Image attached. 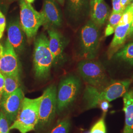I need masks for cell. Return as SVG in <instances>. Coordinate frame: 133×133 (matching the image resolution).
Returning a JSON list of instances; mask_svg holds the SVG:
<instances>
[{
	"label": "cell",
	"instance_id": "6da1fadb",
	"mask_svg": "<svg viewBox=\"0 0 133 133\" xmlns=\"http://www.w3.org/2000/svg\"><path fill=\"white\" fill-rule=\"evenodd\" d=\"M42 98V96L35 99L24 98L16 118L10 126V130L16 129L20 133H27L36 129Z\"/></svg>",
	"mask_w": 133,
	"mask_h": 133
},
{
	"label": "cell",
	"instance_id": "7a4b0ae2",
	"mask_svg": "<svg viewBox=\"0 0 133 133\" xmlns=\"http://www.w3.org/2000/svg\"><path fill=\"white\" fill-rule=\"evenodd\" d=\"M34 71L36 77L45 79L50 76L53 58L48 44V38L41 34L35 40L33 52Z\"/></svg>",
	"mask_w": 133,
	"mask_h": 133
},
{
	"label": "cell",
	"instance_id": "3957f363",
	"mask_svg": "<svg viewBox=\"0 0 133 133\" xmlns=\"http://www.w3.org/2000/svg\"><path fill=\"white\" fill-rule=\"evenodd\" d=\"M99 28L89 20L81 28L78 54L82 60H93L96 57L100 46Z\"/></svg>",
	"mask_w": 133,
	"mask_h": 133
},
{
	"label": "cell",
	"instance_id": "277c9868",
	"mask_svg": "<svg viewBox=\"0 0 133 133\" xmlns=\"http://www.w3.org/2000/svg\"><path fill=\"white\" fill-rule=\"evenodd\" d=\"M77 69L87 85L99 89L107 85L108 77L104 67L99 62L93 60H82L78 64Z\"/></svg>",
	"mask_w": 133,
	"mask_h": 133
},
{
	"label": "cell",
	"instance_id": "5b68a950",
	"mask_svg": "<svg viewBox=\"0 0 133 133\" xmlns=\"http://www.w3.org/2000/svg\"><path fill=\"white\" fill-rule=\"evenodd\" d=\"M40 102L38 123L36 129L48 127L54 119L57 112V88L55 85L48 87L44 91Z\"/></svg>",
	"mask_w": 133,
	"mask_h": 133
},
{
	"label": "cell",
	"instance_id": "8992f818",
	"mask_svg": "<svg viewBox=\"0 0 133 133\" xmlns=\"http://www.w3.org/2000/svg\"><path fill=\"white\" fill-rule=\"evenodd\" d=\"M19 4L20 24L27 38L30 41L35 37L38 29L43 26V15L25 0H20Z\"/></svg>",
	"mask_w": 133,
	"mask_h": 133
},
{
	"label": "cell",
	"instance_id": "52a82bcc",
	"mask_svg": "<svg viewBox=\"0 0 133 133\" xmlns=\"http://www.w3.org/2000/svg\"><path fill=\"white\" fill-rule=\"evenodd\" d=\"M81 87L79 78L74 76H66L60 81L57 89V112L63 111L75 101Z\"/></svg>",
	"mask_w": 133,
	"mask_h": 133
},
{
	"label": "cell",
	"instance_id": "ba28073f",
	"mask_svg": "<svg viewBox=\"0 0 133 133\" xmlns=\"http://www.w3.org/2000/svg\"><path fill=\"white\" fill-rule=\"evenodd\" d=\"M20 65L17 54L8 39L0 42V72L4 75L19 74Z\"/></svg>",
	"mask_w": 133,
	"mask_h": 133
},
{
	"label": "cell",
	"instance_id": "9c48e42d",
	"mask_svg": "<svg viewBox=\"0 0 133 133\" xmlns=\"http://www.w3.org/2000/svg\"><path fill=\"white\" fill-rule=\"evenodd\" d=\"M48 35V44L53 58V65L57 66L65 61L64 50L67 41L64 36L56 29L47 30Z\"/></svg>",
	"mask_w": 133,
	"mask_h": 133
},
{
	"label": "cell",
	"instance_id": "30bf717a",
	"mask_svg": "<svg viewBox=\"0 0 133 133\" xmlns=\"http://www.w3.org/2000/svg\"><path fill=\"white\" fill-rule=\"evenodd\" d=\"M41 12L43 18V26L45 29H57L62 26V12L55 0H44Z\"/></svg>",
	"mask_w": 133,
	"mask_h": 133
},
{
	"label": "cell",
	"instance_id": "8fae6325",
	"mask_svg": "<svg viewBox=\"0 0 133 133\" xmlns=\"http://www.w3.org/2000/svg\"><path fill=\"white\" fill-rule=\"evenodd\" d=\"M132 82L131 79L114 81L101 89L95 87V93L100 100L110 102L122 97L128 91Z\"/></svg>",
	"mask_w": 133,
	"mask_h": 133
},
{
	"label": "cell",
	"instance_id": "7c38bea8",
	"mask_svg": "<svg viewBox=\"0 0 133 133\" xmlns=\"http://www.w3.org/2000/svg\"><path fill=\"white\" fill-rule=\"evenodd\" d=\"M24 98V92L19 87L0 102L1 110L5 114L10 126L16 118Z\"/></svg>",
	"mask_w": 133,
	"mask_h": 133
},
{
	"label": "cell",
	"instance_id": "4fadbf2b",
	"mask_svg": "<svg viewBox=\"0 0 133 133\" xmlns=\"http://www.w3.org/2000/svg\"><path fill=\"white\" fill-rule=\"evenodd\" d=\"M90 0H65V12L69 22L77 24L88 14Z\"/></svg>",
	"mask_w": 133,
	"mask_h": 133
},
{
	"label": "cell",
	"instance_id": "5bb4252c",
	"mask_svg": "<svg viewBox=\"0 0 133 133\" xmlns=\"http://www.w3.org/2000/svg\"><path fill=\"white\" fill-rule=\"evenodd\" d=\"M8 40L16 53L22 54L25 47V34L18 18L9 21L7 25Z\"/></svg>",
	"mask_w": 133,
	"mask_h": 133
},
{
	"label": "cell",
	"instance_id": "9a60e30c",
	"mask_svg": "<svg viewBox=\"0 0 133 133\" xmlns=\"http://www.w3.org/2000/svg\"><path fill=\"white\" fill-rule=\"evenodd\" d=\"M90 20L99 27L104 24L110 15V8L105 0H90Z\"/></svg>",
	"mask_w": 133,
	"mask_h": 133
},
{
	"label": "cell",
	"instance_id": "2e32d148",
	"mask_svg": "<svg viewBox=\"0 0 133 133\" xmlns=\"http://www.w3.org/2000/svg\"><path fill=\"white\" fill-rule=\"evenodd\" d=\"M83 99L85 104L86 109L99 108L102 110L103 116H105L111 107L109 102L100 100L96 94L95 87L89 85H87L86 87Z\"/></svg>",
	"mask_w": 133,
	"mask_h": 133
},
{
	"label": "cell",
	"instance_id": "e0dca14e",
	"mask_svg": "<svg viewBox=\"0 0 133 133\" xmlns=\"http://www.w3.org/2000/svg\"><path fill=\"white\" fill-rule=\"evenodd\" d=\"M132 22L123 25H117L115 29L114 38L109 45L108 50V56L109 59L114 57V54L123 47L127 40L129 32Z\"/></svg>",
	"mask_w": 133,
	"mask_h": 133
},
{
	"label": "cell",
	"instance_id": "ac0fdd59",
	"mask_svg": "<svg viewBox=\"0 0 133 133\" xmlns=\"http://www.w3.org/2000/svg\"><path fill=\"white\" fill-rule=\"evenodd\" d=\"M122 97L125 114L123 133H133V88L128 90Z\"/></svg>",
	"mask_w": 133,
	"mask_h": 133
},
{
	"label": "cell",
	"instance_id": "d6986e66",
	"mask_svg": "<svg viewBox=\"0 0 133 133\" xmlns=\"http://www.w3.org/2000/svg\"><path fill=\"white\" fill-rule=\"evenodd\" d=\"M4 76L5 79L4 89L1 102L5 100L8 96L19 88L20 86L19 74L4 75Z\"/></svg>",
	"mask_w": 133,
	"mask_h": 133
},
{
	"label": "cell",
	"instance_id": "ffe728a7",
	"mask_svg": "<svg viewBox=\"0 0 133 133\" xmlns=\"http://www.w3.org/2000/svg\"><path fill=\"white\" fill-rule=\"evenodd\" d=\"M114 57L133 65V42L124 45L114 54Z\"/></svg>",
	"mask_w": 133,
	"mask_h": 133
},
{
	"label": "cell",
	"instance_id": "44dd1931",
	"mask_svg": "<svg viewBox=\"0 0 133 133\" xmlns=\"http://www.w3.org/2000/svg\"><path fill=\"white\" fill-rule=\"evenodd\" d=\"M71 127V121L68 118L59 121L48 133H69Z\"/></svg>",
	"mask_w": 133,
	"mask_h": 133
},
{
	"label": "cell",
	"instance_id": "7402d4cb",
	"mask_svg": "<svg viewBox=\"0 0 133 133\" xmlns=\"http://www.w3.org/2000/svg\"><path fill=\"white\" fill-rule=\"evenodd\" d=\"M130 4L124 10L118 24V26H123L132 22L133 21V10Z\"/></svg>",
	"mask_w": 133,
	"mask_h": 133
},
{
	"label": "cell",
	"instance_id": "603a6c76",
	"mask_svg": "<svg viewBox=\"0 0 133 133\" xmlns=\"http://www.w3.org/2000/svg\"><path fill=\"white\" fill-rule=\"evenodd\" d=\"M105 118V116L103 115V116L93 125L89 133H107Z\"/></svg>",
	"mask_w": 133,
	"mask_h": 133
},
{
	"label": "cell",
	"instance_id": "cb8c5ba5",
	"mask_svg": "<svg viewBox=\"0 0 133 133\" xmlns=\"http://www.w3.org/2000/svg\"><path fill=\"white\" fill-rule=\"evenodd\" d=\"M10 125L4 114L0 111V133H9Z\"/></svg>",
	"mask_w": 133,
	"mask_h": 133
},
{
	"label": "cell",
	"instance_id": "d4e9b609",
	"mask_svg": "<svg viewBox=\"0 0 133 133\" xmlns=\"http://www.w3.org/2000/svg\"><path fill=\"white\" fill-rule=\"evenodd\" d=\"M123 12H120L118 13H114L111 12L109 16V20L108 24L112 27L116 28L119 23V21L121 18Z\"/></svg>",
	"mask_w": 133,
	"mask_h": 133
},
{
	"label": "cell",
	"instance_id": "484cf974",
	"mask_svg": "<svg viewBox=\"0 0 133 133\" xmlns=\"http://www.w3.org/2000/svg\"><path fill=\"white\" fill-rule=\"evenodd\" d=\"M6 27V19L5 16L0 10V39L3 38Z\"/></svg>",
	"mask_w": 133,
	"mask_h": 133
},
{
	"label": "cell",
	"instance_id": "4316f807",
	"mask_svg": "<svg viewBox=\"0 0 133 133\" xmlns=\"http://www.w3.org/2000/svg\"><path fill=\"white\" fill-rule=\"evenodd\" d=\"M112 5V12L118 13L123 12L122 10V7L120 3V0H111Z\"/></svg>",
	"mask_w": 133,
	"mask_h": 133
},
{
	"label": "cell",
	"instance_id": "83f0119b",
	"mask_svg": "<svg viewBox=\"0 0 133 133\" xmlns=\"http://www.w3.org/2000/svg\"><path fill=\"white\" fill-rule=\"evenodd\" d=\"M4 84H5V79L3 75L0 72V102L1 98L4 91Z\"/></svg>",
	"mask_w": 133,
	"mask_h": 133
},
{
	"label": "cell",
	"instance_id": "f1b7e54d",
	"mask_svg": "<svg viewBox=\"0 0 133 133\" xmlns=\"http://www.w3.org/2000/svg\"><path fill=\"white\" fill-rule=\"evenodd\" d=\"M115 28L112 27L111 26H110L109 24L107 26V27L105 29V37H108L109 36L111 35L112 34L114 33Z\"/></svg>",
	"mask_w": 133,
	"mask_h": 133
},
{
	"label": "cell",
	"instance_id": "f546056e",
	"mask_svg": "<svg viewBox=\"0 0 133 133\" xmlns=\"http://www.w3.org/2000/svg\"><path fill=\"white\" fill-rule=\"evenodd\" d=\"M120 3L122 7V10L124 11L125 9L131 3V2L130 0H120Z\"/></svg>",
	"mask_w": 133,
	"mask_h": 133
},
{
	"label": "cell",
	"instance_id": "4dcf8cb0",
	"mask_svg": "<svg viewBox=\"0 0 133 133\" xmlns=\"http://www.w3.org/2000/svg\"><path fill=\"white\" fill-rule=\"evenodd\" d=\"M133 21L132 22L131 25L130 30L129 32L128 35L127 37V39H133Z\"/></svg>",
	"mask_w": 133,
	"mask_h": 133
},
{
	"label": "cell",
	"instance_id": "1f68e13d",
	"mask_svg": "<svg viewBox=\"0 0 133 133\" xmlns=\"http://www.w3.org/2000/svg\"><path fill=\"white\" fill-rule=\"evenodd\" d=\"M56 1L60 5H64V1H65V0H56Z\"/></svg>",
	"mask_w": 133,
	"mask_h": 133
},
{
	"label": "cell",
	"instance_id": "d6a6232c",
	"mask_svg": "<svg viewBox=\"0 0 133 133\" xmlns=\"http://www.w3.org/2000/svg\"><path fill=\"white\" fill-rule=\"evenodd\" d=\"M25 1H26V2H27V3H28L29 4H31L33 3L35 0H25Z\"/></svg>",
	"mask_w": 133,
	"mask_h": 133
},
{
	"label": "cell",
	"instance_id": "836d02e7",
	"mask_svg": "<svg viewBox=\"0 0 133 133\" xmlns=\"http://www.w3.org/2000/svg\"><path fill=\"white\" fill-rule=\"evenodd\" d=\"M130 5H131V8H132V10H133V0L131 2V4H130Z\"/></svg>",
	"mask_w": 133,
	"mask_h": 133
},
{
	"label": "cell",
	"instance_id": "e575fe53",
	"mask_svg": "<svg viewBox=\"0 0 133 133\" xmlns=\"http://www.w3.org/2000/svg\"><path fill=\"white\" fill-rule=\"evenodd\" d=\"M132 81H133V76H132Z\"/></svg>",
	"mask_w": 133,
	"mask_h": 133
},
{
	"label": "cell",
	"instance_id": "d590c367",
	"mask_svg": "<svg viewBox=\"0 0 133 133\" xmlns=\"http://www.w3.org/2000/svg\"><path fill=\"white\" fill-rule=\"evenodd\" d=\"M130 1H131V2H132V1H133V0H130Z\"/></svg>",
	"mask_w": 133,
	"mask_h": 133
}]
</instances>
